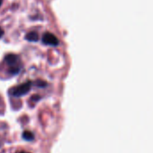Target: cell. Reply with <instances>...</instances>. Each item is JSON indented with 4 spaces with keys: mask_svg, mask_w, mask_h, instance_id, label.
Masks as SVG:
<instances>
[{
    "mask_svg": "<svg viewBox=\"0 0 153 153\" xmlns=\"http://www.w3.org/2000/svg\"><path fill=\"white\" fill-rule=\"evenodd\" d=\"M5 62L8 68V70L12 74H17L22 68V62L20 58L15 54H8L5 58Z\"/></svg>",
    "mask_w": 153,
    "mask_h": 153,
    "instance_id": "6da1fadb",
    "label": "cell"
},
{
    "mask_svg": "<svg viewBox=\"0 0 153 153\" xmlns=\"http://www.w3.org/2000/svg\"><path fill=\"white\" fill-rule=\"evenodd\" d=\"M31 89V83L30 82H26L24 84H21L19 86H16L15 88H13L10 90V94L14 97H22L25 94H27Z\"/></svg>",
    "mask_w": 153,
    "mask_h": 153,
    "instance_id": "7a4b0ae2",
    "label": "cell"
},
{
    "mask_svg": "<svg viewBox=\"0 0 153 153\" xmlns=\"http://www.w3.org/2000/svg\"><path fill=\"white\" fill-rule=\"evenodd\" d=\"M42 42L47 45H52V46H56L59 43V40L57 39V37L51 33H46L43 34Z\"/></svg>",
    "mask_w": 153,
    "mask_h": 153,
    "instance_id": "3957f363",
    "label": "cell"
},
{
    "mask_svg": "<svg viewBox=\"0 0 153 153\" xmlns=\"http://www.w3.org/2000/svg\"><path fill=\"white\" fill-rule=\"evenodd\" d=\"M38 37H39L38 36V33H35V32H31V33H27L26 36H25L26 40L27 41H30V42H36L38 40Z\"/></svg>",
    "mask_w": 153,
    "mask_h": 153,
    "instance_id": "277c9868",
    "label": "cell"
},
{
    "mask_svg": "<svg viewBox=\"0 0 153 153\" xmlns=\"http://www.w3.org/2000/svg\"><path fill=\"white\" fill-rule=\"evenodd\" d=\"M23 138L25 140H28V141H31V140H34V135L32 131H24L23 133Z\"/></svg>",
    "mask_w": 153,
    "mask_h": 153,
    "instance_id": "5b68a950",
    "label": "cell"
},
{
    "mask_svg": "<svg viewBox=\"0 0 153 153\" xmlns=\"http://www.w3.org/2000/svg\"><path fill=\"white\" fill-rule=\"evenodd\" d=\"M3 35H4V30L1 27H0V38H1Z\"/></svg>",
    "mask_w": 153,
    "mask_h": 153,
    "instance_id": "8992f818",
    "label": "cell"
},
{
    "mask_svg": "<svg viewBox=\"0 0 153 153\" xmlns=\"http://www.w3.org/2000/svg\"><path fill=\"white\" fill-rule=\"evenodd\" d=\"M19 153H29V152H26V151H21V152H19Z\"/></svg>",
    "mask_w": 153,
    "mask_h": 153,
    "instance_id": "52a82bcc",
    "label": "cell"
},
{
    "mask_svg": "<svg viewBox=\"0 0 153 153\" xmlns=\"http://www.w3.org/2000/svg\"><path fill=\"white\" fill-rule=\"evenodd\" d=\"M2 1H3V0H0V6L2 5Z\"/></svg>",
    "mask_w": 153,
    "mask_h": 153,
    "instance_id": "ba28073f",
    "label": "cell"
}]
</instances>
